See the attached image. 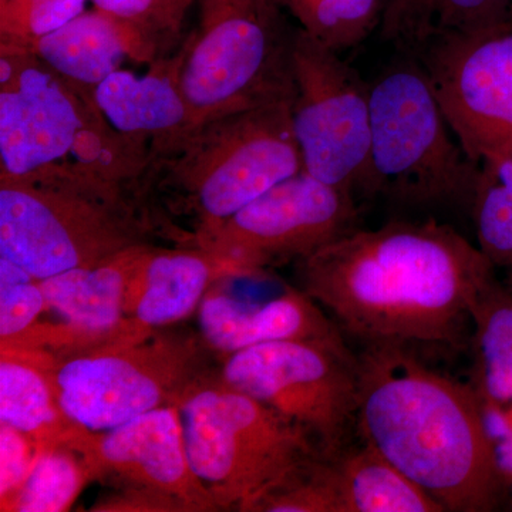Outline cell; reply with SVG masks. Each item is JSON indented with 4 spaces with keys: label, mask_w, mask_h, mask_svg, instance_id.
I'll list each match as a JSON object with an SVG mask.
<instances>
[{
    "label": "cell",
    "mask_w": 512,
    "mask_h": 512,
    "mask_svg": "<svg viewBox=\"0 0 512 512\" xmlns=\"http://www.w3.org/2000/svg\"><path fill=\"white\" fill-rule=\"evenodd\" d=\"M0 2H5V0H0Z\"/></svg>",
    "instance_id": "obj_34"
},
{
    "label": "cell",
    "mask_w": 512,
    "mask_h": 512,
    "mask_svg": "<svg viewBox=\"0 0 512 512\" xmlns=\"http://www.w3.org/2000/svg\"><path fill=\"white\" fill-rule=\"evenodd\" d=\"M512 0H384L380 33L410 56L510 16Z\"/></svg>",
    "instance_id": "obj_22"
},
{
    "label": "cell",
    "mask_w": 512,
    "mask_h": 512,
    "mask_svg": "<svg viewBox=\"0 0 512 512\" xmlns=\"http://www.w3.org/2000/svg\"><path fill=\"white\" fill-rule=\"evenodd\" d=\"M195 476L220 510L249 505L322 451L301 427L208 372L177 404Z\"/></svg>",
    "instance_id": "obj_8"
},
{
    "label": "cell",
    "mask_w": 512,
    "mask_h": 512,
    "mask_svg": "<svg viewBox=\"0 0 512 512\" xmlns=\"http://www.w3.org/2000/svg\"><path fill=\"white\" fill-rule=\"evenodd\" d=\"M12 52L39 57L64 79L93 93L126 57L147 64L168 57L140 30L99 9L83 12L25 49Z\"/></svg>",
    "instance_id": "obj_18"
},
{
    "label": "cell",
    "mask_w": 512,
    "mask_h": 512,
    "mask_svg": "<svg viewBox=\"0 0 512 512\" xmlns=\"http://www.w3.org/2000/svg\"><path fill=\"white\" fill-rule=\"evenodd\" d=\"M92 511L109 512H187L173 498L144 488L119 485L114 493L107 494L93 505Z\"/></svg>",
    "instance_id": "obj_32"
},
{
    "label": "cell",
    "mask_w": 512,
    "mask_h": 512,
    "mask_svg": "<svg viewBox=\"0 0 512 512\" xmlns=\"http://www.w3.org/2000/svg\"><path fill=\"white\" fill-rule=\"evenodd\" d=\"M67 441L86 458L94 480L163 494L187 512L220 511L192 470L177 406L151 410L100 433L79 427Z\"/></svg>",
    "instance_id": "obj_14"
},
{
    "label": "cell",
    "mask_w": 512,
    "mask_h": 512,
    "mask_svg": "<svg viewBox=\"0 0 512 512\" xmlns=\"http://www.w3.org/2000/svg\"><path fill=\"white\" fill-rule=\"evenodd\" d=\"M156 234L134 188L64 167L0 175V256L43 281Z\"/></svg>",
    "instance_id": "obj_4"
},
{
    "label": "cell",
    "mask_w": 512,
    "mask_h": 512,
    "mask_svg": "<svg viewBox=\"0 0 512 512\" xmlns=\"http://www.w3.org/2000/svg\"><path fill=\"white\" fill-rule=\"evenodd\" d=\"M200 248L151 247L141 272L136 308L124 332L140 340L198 311L215 282L258 276Z\"/></svg>",
    "instance_id": "obj_17"
},
{
    "label": "cell",
    "mask_w": 512,
    "mask_h": 512,
    "mask_svg": "<svg viewBox=\"0 0 512 512\" xmlns=\"http://www.w3.org/2000/svg\"><path fill=\"white\" fill-rule=\"evenodd\" d=\"M357 218L355 195L301 171L232 215L195 248L262 274L345 237L357 229Z\"/></svg>",
    "instance_id": "obj_12"
},
{
    "label": "cell",
    "mask_w": 512,
    "mask_h": 512,
    "mask_svg": "<svg viewBox=\"0 0 512 512\" xmlns=\"http://www.w3.org/2000/svg\"><path fill=\"white\" fill-rule=\"evenodd\" d=\"M46 311L45 292L39 279L0 256V346L26 335Z\"/></svg>",
    "instance_id": "obj_30"
},
{
    "label": "cell",
    "mask_w": 512,
    "mask_h": 512,
    "mask_svg": "<svg viewBox=\"0 0 512 512\" xmlns=\"http://www.w3.org/2000/svg\"><path fill=\"white\" fill-rule=\"evenodd\" d=\"M94 474L69 441L42 451L25 484L3 511L62 512L72 507Z\"/></svg>",
    "instance_id": "obj_25"
},
{
    "label": "cell",
    "mask_w": 512,
    "mask_h": 512,
    "mask_svg": "<svg viewBox=\"0 0 512 512\" xmlns=\"http://www.w3.org/2000/svg\"><path fill=\"white\" fill-rule=\"evenodd\" d=\"M473 383L483 406L512 404V293L495 282L474 308Z\"/></svg>",
    "instance_id": "obj_23"
},
{
    "label": "cell",
    "mask_w": 512,
    "mask_h": 512,
    "mask_svg": "<svg viewBox=\"0 0 512 512\" xmlns=\"http://www.w3.org/2000/svg\"><path fill=\"white\" fill-rule=\"evenodd\" d=\"M357 359L363 443L444 511L495 510L505 471L474 387L434 372L410 349L366 346Z\"/></svg>",
    "instance_id": "obj_2"
},
{
    "label": "cell",
    "mask_w": 512,
    "mask_h": 512,
    "mask_svg": "<svg viewBox=\"0 0 512 512\" xmlns=\"http://www.w3.org/2000/svg\"><path fill=\"white\" fill-rule=\"evenodd\" d=\"M369 90L372 195L423 210L471 212L478 165L454 136L419 60L392 64Z\"/></svg>",
    "instance_id": "obj_6"
},
{
    "label": "cell",
    "mask_w": 512,
    "mask_h": 512,
    "mask_svg": "<svg viewBox=\"0 0 512 512\" xmlns=\"http://www.w3.org/2000/svg\"><path fill=\"white\" fill-rule=\"evenodd\" d=\"M510 15H512V9H511V13H510Z\"/></svg>",
    "instance_id": "obj_35"
},
{
    "label": "cell",
    "mask_w": 512,
    "mask_h": 512,
    "mask_svg": "<svg viewBox=\"0 0 512 512\" xmlns=\"http://www.w3.org/2000/svg\"><path fill=\"white\" fill-rule=\"evenodd\" d=\"M202 336L158 329L134 342L104 343L64 355L29 350L45 367L63 413L94 433L177 406L211 372Z\"/></svg>",
    "instance_id": "obj_9"
},
{
    "label": "cell",
    "mask_w": 512,
    "mask_h": 512,
    "mask_svg": "<svg viewBox=\"0 0 512 512\" xmlns=\"http://www.w3.org/2000/svg\"><path fill=\"white\" fill-rule=\"evenodd\" d=\"M414 59L474 163L512 154V15L440 40Z\"/></svg>",
    "instance_id": "obj_13"
},
{
    "label": "cell",
    "mask_w": 512,
    "mask_h": 512,
    "mask_svg": "<svg viewBox=\"0 0 512 512\" xmlns=\"http://www.w3.org/2000/svg\"><path fill=\"white\" fill-rule=\"evenodd\" d=\"M247 512H343L328 457L319 454L259 495Z\"/></svg>",
    "instance_id": "obj_27"
},
{
    "label": "cell",
    "mask_w": 512,
    "mask_h": 512,
    "mask_svg": "<svg viewBox=\"0 0 512 512\" xmlns=\"http://www.w3.org/2000/svg\"><path fill=\"white\" fill-rule=\"evenodd\" d=\"M292 62V124L303 171L349 194L372 195L369 86L338 52L301 28Z\"/></svg>",
    "instance_id": "obj_11"
},
{
    "label": "cell",
    "mask_w": 512,
    "mask_h": 512,
    "mask_svg": "<svg viewBox=\"0 0 512 512\" xmlns=\"http://www.w3.org/2000/svg\"><path fill=\"white\" fill-rule=\"evenodd\" d=\"M510 292L512 293V268H511V289Z\"/></svg>",
    "instance_id": "obj_33"
},
{
    "label": "cell",
    "mask_w": 512,
    "mask_h": 512,
    "mask_svg": "<svg viewBox=\"0 0 512 512\" xmlns=\"http://www.w3.org/2000/svg\"><path fill=\"white\" fill-rule=\"evenodd\" d=\"M184 57L183 40L173 55L150 64L144 76L119 69L103 80L94 99L111 126L150 148L190 130V109L181 89Z\"/></svg>",
    "instance_id": "obj_19"
},
{
    "label": "cell",
    "mask_w": 512,
    "mask_h": 512,
    "mask_svg": "<svg viewBox=\"0 0 512 512\" xmlns=\"http://www.w3.org/2000/svg\"><path fill=\"white\" fill-rule=\"evenodd\" d=\"M150 247L133 245L99 264L40 281L46 312L60 318L55 323V355L124 339L128 291Z\"/></svg>",
    "instance_id": "obj_15"
},
{
    "label": "cell",
    "mask_w": 512,
    "mask_h": 512,
    "mask_svg": "<svg viewBox=\"0 0 512 512\" xmlns=\"http://www.w3.org/2000/svg\"><path fill=\"white\" fill-rule=\"evenodd\" d=\"M150 146L116 130L94 93L39 57L0 52V175L64 167L136 190Z\"/></svg>",
    "instance_id": "obj_5"
},
{
    "label": "cell",
    "mask_w": 512,
    "mask_h": 512,
    "mask_svg": "<svg viewBox=\"0 0 512 512\" xmlns=\"http://www.w3.org/2000/svg\"><path fill=\"white\" fill-rule=\"evenodd\" d=\"M471 217L477 245L495 268H512V154L478 163Z\"/></svg>",
    "instance_id": "obj_24"
},
{
    "label": "cell",
    "mask_w": 512,
    "mask_h": 512,
    "mask_svg": "<svg viewBox=\"0 0 512 512\" xmlns=\"http://www.w3.org/2000/svg\"><path fill=\"white\" fill-rule=\"evenodd\" d=\"M328 457L343 512H444L420 485L363 443Z\"/></svg>",
    "instance_id": "obj_21"
},
{
    "label": "cell",
    "mask_w": 512,
    "mask_h": 512,
    "mask_svg": "<svg viewBox=\"0 0 512 512\" xmlns=\"http://www.w3.org/2000/svg\"><path fill=\"white\" fill-rule=\"evenodd\" d=\"M286 0H200V23L185 37L181 89L192 127L293 101V42Z\"/></svg>",
    "instance_id": "obj_7"
},
{
    "label": "cell",
    "mask_w": 512,
    "mask_h": 512,
    "mask_svg": "<svg viewBox=\"0 0 512 512\" xmlns=\"http://www.w3.org/2000/svg\"><path fill=\"white\" fill-rule=\"evenodd\" d=\"M494 269L478 245L429 218L357 228L299 261L298 279L365 346L461 348Z\"/></svg>",
    "instance_id": "obj_1"
},
{
    "label": "cell",
    "mask_w": 512,
    "mask_h": 512,
    "mask_svg": "<svg viewBox=\"0 0 512 512\" xmlns=\"http://www.w3.org/2000/svg\"><path fill=\"white\" fill-rule=\"evenodd\" d=\"M221 379L305 430L333 456L356 427L359 359L346 343L278 340L227 356Z\"/></svg>",
    "instance_id": "obj_10"
},
{
    "label": "cell",
    "mask_w": 512,
    "mask_h": 512,
    "mask_svg": "<svg viewBox=\"0 0 512 512\" xmlns=\"http://www.w3.org/2000/svg\"><path fill=\"white\" fill-rule=\"evenodd\" d=\"M42 450L25 434L0 423V505L2 511L25 484Z\"/></svg>",
    "instance_id": "obj_31"
},
{
    "label": "cell",
    "mask_w": 512,
    "mask_h": 512,
    "mask_svg": "<svg viewBox=\"0 0 512 512\" xmlns=\"http://www.w3.org/2000/svg\"><path fill=\"white\" fill-rule=\"evenodd\" d=\"M303 171L292 101L204 121L150 148L137 195L154 231L198 244L274 185Z\"/></svg>",
    "instance_id": "obj_3"
},
{
    "label": "cell",
    "mask_w": 512,
    "mask_h": 512,
    "mask_svg": "<svg viewBox=\"0 0 512 512\" xmlns=\"http://www.w3.org/2000/svg\"><path fill=\"white\" fill-rule=\"evenodd\" d=\"M200 0H93L96 9L144 33L164 56L181 46L188 13Z\"/></svg>",
    "instance_id": "obj_29"
},
{
    "label": "cell",
    "mask_w": 512,
    "mask_h": 512,
    "mask_svg": "<svg viewBox=\"0 0 512 512\" xmlns=\"http://www.w3.org/2000/svg\"><path fill=\"white\" fill-rule=\"evenodd\" d=\"M198 320L207 345L225 356L278 340L346 343L339 326L302 289L256 305L211 289L198 308Z\"/></svg>",
    "instance_id": "obj_16"
},
{
    "label": "cell",
    "mask_w": 512,
    "mask_h": 512,
    "mask_svg": "<svg viewBox=\"0 0 512 512\" xmlns=\"http://www.w3.org/2000/svg\"><path fill=\"white\" fill-rule=\"evenodd\" d=\"M299 28L323 46L345 52L380 28L384 0H286Z\"/></svg>",
    "instance_id": "obj_26"
},
{
    "label": "cell",
    "mask_w": 512,
    "mask_h": 512,
    "mask_svg": "<svg viewBox=\"0 0 512 512\" xmlns=\"http://www.w3.org/2000/svg\"><path fill=\"white\" fill-rule=\"evenodd\" d=\"M86 0L0 2V52L22 50L84 12Z\"/></svg>",
    "instance_id": "obj_28"
},
{
    "label": "cell",
    "mask_w": 512,
    "mask_h": 512,
    "mask_svg": "<svg viewBox=\"0 0 512 512\" xmlns=\"http://www.w3.org/2000/svg\"><path fill=\"white\" fill-rule=\"evenodd\" d=\"M0 423L42 451L69 440L79 427L60 409L45 367L23 349H0Z\"/></svg>",
    "instance_id": "obj_20"
}]
</instances>
